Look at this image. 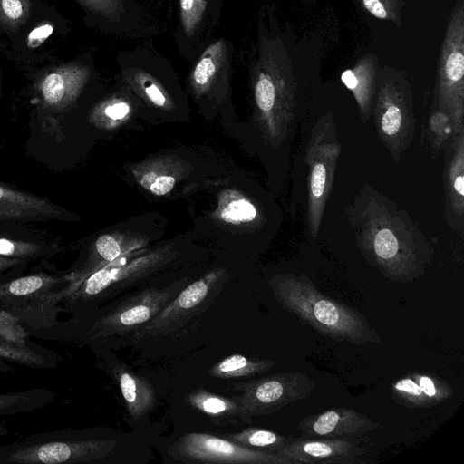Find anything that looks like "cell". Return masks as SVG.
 <instances>
[{
  "mask_svg": "<svg viewBox=\"0 0 464 464\" xmlns=\"http://www.w3.org/2000/svg\"><path fill=\"white\" fill-rule=\"evenodd\" d=\"M406 218L370 193L363 210L352 220L368 262L390 280L401 283L421 276L430 257L423 235Z\"/></svg>",
  "mask_w": 464,
  "mask_h": 464,
  "instance_id": "1",
  "label": "cell"
},
{
  "mask_svg": "<svg viewBox=\"0 0 464 464\" xmlns=\"http://www.w3.org/2000/svg\"><path fill=\"white\" fill-rule=\"evenodd\" d=\"M268 284L285 311L322 335L357 345L381 343L379 334L358 311L323 295L306 276L277 275Z\"/></svg>",
  "mask_w": 464,
  "mask_h": 464,
  "instance_id": "2",
  "label": "cell"
},
{
  "mask_svg": "<svg viewBox=\"0 0 464 464\" xmlns=\"http://www.w3.org/2000/svg\"><path fill=\"white\" fill-rule=\"evenodd\" d=\"M252 64L255 102L268 136L282 141L293 120L295 82L282 41L259 29Z\"/></svg>",
  "mask_w": 464,
  "mask_h": 464,
  "instance_id": "3",
  "label": "cell"
},
{
  "mask_svg": "<svg viewBox=\"0 0 464 464\" xmlns=\"http://www.w3.org/2000/svg\"><path fill=\"white\" fill-rule=\"evenodd\" d=\"M115 440L82 439L69 430L30 435L0 446V464H73L108 457Z\"/></svg>",
  "mask_w": 464,
  "mask_h": 464,
  "instance_id": "4",
  "label": "cell"
},
{
  "mask_svg": "<svg viewBox=\"0 0 464 464\" xmlns=\"http://www.w3.org/2000/svg\"><path fill=\"white\" fill-rule=\"evenodd\" d=\"M372 105L378 133L394 158L411 142L415 129L413 96L406 74L389 66L377 69Z\"/></svg>",
  "mask_w": 464,
  "mask_h": 464,
  "instance_id": "5",
  "label": "cell"
},
{
  "mask_svg": "<svg viewBox=\"0 0 464 464\" xmlns=\"http://www.w3.org/2000/svg\"><path fill=\"white\" fill-rule=\"evenodd\" d=\"M433 108L451 121L454 135L464 130V0H457L448 21L438 63Z\"/></svg>",
  "mask_w": 464,
  "mask_h": 464,
  "instance_id": "6",
  "label": "cell"
},
{
  "mask_svg": "<svg viewBox=\"0 0 464 464\" xmlns=\"http://www.w3.org/2000/svg\"><path fill=\"white\" fill-rule=\"evenodd\" d=\"M341 146L335 136L334 121L329 112L318 119L307 147L308 166V225L315 237L325 204L334 182Z\"/></svg>",
  "mask_w": 464,
  "mask_h": 464,
  "instance_id": "7",
  "label": "cell"
},
{
  "mask_svg": "<svg viewBox=\"0 0 464 464\" xmlns=\"http://www.w3.org/2000/svg\"><path fill=\"white\" fill-rule=\"evenodd\" d=\"M314 388L315 382L309 375L286 372L235 384L234 389L241 393L234 399L251 420L255 416L270 415L306 399Z\"/></svg>",
  "mask_w": 464,
  "mask_h": 464,
  "instance_id": "8",
  "label": "cell"
},
{
  "mask_svg": "<svg viewBox=\"0 0 464 464\" xmlns=\"http://www.w3.org/2000/svg\"><path fill=\"white\" fill-rule=\"evenodd\" d=\"M169 453L174 459L187 463L292 464L276 453L249 449L204 432L185 433L169 449Z\"/></svg>",
  "mask_w": 464,
  "mask_h": 464,
  "instance_id": "9",
  "label": "cell"
},
{
  "mask_svg": "<svg viewBox=\"0 0 464 464\" xmlns=\"http://www.w3.org/2000/svg\"><path fill=\"white\" fill-rule=\"evenodd\" d=\"M223 274L212 271L188 285L153 319L139 327L133 335L136 341L169 334L204 312L220 292Z\"/></svg>",
  "mask_w": 464,
  "mask_h": 464,
  "instance_id": "10",
  "label": "cell"
},
{
  "mask_svg": "<svg viewBox=\"0 0 464 464\" xmlns=\"http://www.w3.org/2000/svg\"><path fill=\"white\" fill-rule=\"evenodd\" d=\"M166 289L144 290L97 320L92 325L91 338L127 334L153 319L169 300Z\"/></svg>",
  "mask_w": 464,
  "mask_h": 464,
  "instance_id": "11",
  "label": "cell"
},
{
  "mask_svg": "<svg viewBox=\"0 0 464 464\" xmlns=\"http://www.w3.org/2000/svg\"><path fill=\"white\" fill-rule=\"evenodd\" d=\"M362 439H293L277 454L292 464H357L369 448Z\"/></svg>",
  "mask_w": 464,
  "mask_h": 464,
  "instance_id": "12",
  "label": "cell"
},
{
  "mask_svg": "<svg viewBox=\"0 0 464 464\" xmlns=\"http://www.w3.org/2000/svg\"><path fill=\"white\" fill-rule=\"evenodd\" d=\"M297 428L304 439H354L379 429L380 424L353 409L336 407L307 416Z\"/></svg>",
  "mask_w": 464,
  "mask_h": 464,
  "instance_id": "13",
  "label": "cell"
},
{
  "mask_svg": "<svg viewBox=\"0 0 464 464\" xmlns=\"http://www.w3.org/2000/svg\"><path fill=\"white\" fill-rule=\"evenodd\" d=\"M221 0H179L177 42L184 55H195L216 25Z\"/></svg>",
  "mask_w": 464,
  "mask_h": 464,
  "instance_id": "14",
  "label": "cell"
},
{
  "mask_svg": "<svg viewBox=\"0 0 464 464\" xmlns=\"http://www.w3.org/2000/svg\"><path fill=\"white\" fill-rule=\"evenodd\" d=\"M163 260L153 255L127 263L125 257L117 258L90 275L80 285L78 296L91 298L110 288H118L147 275Z\"/></svg>",
  "mask_w": 464,
  "mask_h": 464,
  "instance_id": "15",
  "label": "cell"
},
{
  "mask_svg": "<svg viewBox=\"0 0 464 464\" xmlns=\"http://www.w3.org/2000/svg\"><path fill=\"white\" fill-rule=\"evenodd\" d=\"M91 75L89 66L66 63L47 72L38 82V91L44 103L51 109L62 111L79 96Z\"/></svg>",
  "mask_w": 464,
  "mask_h": 464,
  "instance_id": "16",
  "label": "cell"
},
{
  "mask_svg": "<svg viewBox=\"0 0 464 464\" xmlns=\"http://www.w3.org/2000/svg\"><path fill=\"white\" fill-rule=\"evenodd\" d=\"M453 392L445 381L422 372L403 376L392 385V393L398 402L413 408L437 406L451 398Z\"/></svg>",
  "mask_w": 464,
  "mask_h": 464,
  "instance_id": "17",
  "label": "cell"
},
{
  "mask_svg": "<svg viewBox=\"0 0 464 464\" xmlns=\"http://www.w3.org/2000/svg\"><path fill=\"white\" fill-rule=\"evenodd\" d=\"M445 175L446 215L452 228H462L464 215V130L453 135Z\"/></svg>",
  "mask_w": 464,
  "mask_h": 464,
  "instance_id": "18",
  "label": "cell"
},
{
  "mask_svg": "<svg viewBox=\"0 0 464 464\" xmlns=\"http://www.w3.org/2000/svg\"><path fill=\"white\" fill-rule=\"evenodd\" d=\"M62 209L44 198L0 184V220L59 218Z\"/></svg>",
  "mask_w": 464,
  "mask_h": 464,
  "instance_id": "19",
  "label": "cell"
},
{
  "mask_svg": "<svg viewBox=\"0 0 464 464\" xmlns=\"http://www.w3.org/2000/svg\"><path fill=\"white\" fill-rule=\"evenodd\" d=\"M377 69L378 59L370 53L361 57L353 67L341 74V81L352 92L364 121L372 111Z\"/></svg>",
  "mask_w": 464,
  "mask_h": 464,
  "instance_id": "20",
  "label": "cell"
},
{
  "mask_svg": "<svg viewBox=\"0 0 464 464\" xmlns=\"http://www.w3.org/2000/svg\"><path fill=\"white\" fill-rule=\"evenodd\" d=\"M113 373L129 413L135 420L140 419L155 404L154 388L147 379L131 372L123 364L117 363L113 368Z\"/></svg>",
  "mask_w": 464,
  "mask_h": 464,
  "instance_id": "21",
  "label": "cell"
},
{
  "mask_svg": "<svg viewBox=\"0 0 464 464\" xmlns=\"http://www.w3.org/2000/svg\"><path fill=\"white\" fill-rule=\"evenodd\" d=\"M185 401L192 408L219 424L235 422L237 420L245 423L251 422L239 402L234 398L198 389L189 392Z\"/></svg>",
  "mask_w": 464,
  "mask_h": 464,
  "instance_id": "22",
  "label": "cell"
},
{
  "mask_svg": "<svg viewBox=\"0 0 464 464\" xmlns=\"http://www.w3.org/2000/svg\"><path fill=\"white\" fill-rule=\"evenodd\" d=\"M276 364L272 360L249 358L243 354H231L218 362L208 371L218 379L249 377L267 372Z\"/></svg>",
  "mask_w": 464,
  "mask_h": 464,
  "instance_id": "23",
  "label": "cell"
},
{
  "mask_svg": "<svg viewBox=\"0 0 464 464\" xmlns=\"http://www.w3.org/2000/svg\"><path fill=\"white\" fill-rule=\"evenodd\" d=\"M55 397L52 391L32 389L0 393V416L32 411L50 404Z\"/></svg>",
  "mask_w": 464,
  "mask_h": 464,
  "instance_id": "24",
  "label": "cell"
},
{
  "mask_svg": "<svg viewBox=\"0 0 464 464\" xmlns=\"http://www.w3.org/2000/svg\"><path fill=\"white\" fill-rule=\"evenodd\" d=\"M224 438L249 449L276 454L294 439L258 427H248L239 432L225 434Z\"/></svg>",
  "mask_w": 464,
  "mask_h": 464,
  "instance_id": "25",
  "label": "cell"
},
{
  "mask_svg": "<svg viewBox=\"0 0 464 464\" xmlns=\"http://www.w3.org/2000/svg\"><path fill=\"white\" fill-rule=\"evenodd\" d=\"M90 14L109 23L119 24L126 18L130 5L128 0H76Z\"/></svg>",
  "mask_w": 464,
  "mask_h": 464,
  "instance_id": "26",
  "label": "cell"
},
{
  "mask_svg": "<svg viewBox=\"0 0 464 464\" xmlns=\"http://www.w3.org/2000/svg\"><path fill=\"white\" fill-rule=\"evenodd\" d=\"M30 12V0H0V25L17 30L27 22Z\"/></svg>",
  "mask_w": 464,
  "mask_h": 464,
  "instance_id": "27",
  "label": "cell"
},
{
  "mask_svg": "<svg viewBox=\"0 0 464 464\" xmlns=\"http://www.w3.org/2000/svg\"><path fill=\"white\" fill-rule=\"evenodd\" d=\"M62 279L46 275H33L17 278L0 286V294L15 296L27 295L46 288Z\"/></svg>",
  "mask_w": 464,
  "mask_h": 464,
  "instance_id": "28",
  "label": "cell"
},
{
  "mask_svg": "<svg viewBox=\"0 0 464 464\" xmlns=\"http://www.w3.org/2000/svg\"><path fill=\"white\" fill-rule=\"evenodd\" d=\"M361 6L372 16L401 25L402 0H358Z\"/></svg>",
  "mask_w": 464,
  "mask_h": 464,
  "instance_id": "29",
  "label": "cell"
},
{
  "mask_svg": "<svg viewBox=\"0 0 464 464\" xmlns=\"http://www.w3.org/2000/svg\"><path fill=\"white\" fill-rule=\"evenodd\" d=\"M429 141L434 151L439 150L451 135H454L453 126L449 116L435 108L429 120Z\"/></svg>",
  "mask_w": 464,
  "mask_h": 464,
  "instance_id": "30",
  "label": "cell"
},
{
  "mask_svg": "<svg viewBox=\"0 0 464 464\" xmlns=\"http://www.w3.org/2000/svg\"><path fill=\"white\" fill-rule=\"evenodd\" d=\"M0 357L32 367H43L45 364L44 359L33 350L2 340H0Z\"/></svg>",
  "mask_w": 464,
  "mask_h": 464,
  "instance_id": "31",
  "label": "cell"
},
{
  "mask_svg": "<svg viewBox=\"0 0 464 464\" xmlns=\"http://www.w3.org/2000/svg\"><path fill=\"white\" fill-rule=\"evenodd\" d=\"M41 253L43 247L36 243L0 238V256L22 259Z\"/></svg>",
  "mask_w": 464,
  "mask_h": 464,
  "instance_id": "32",
  "label": "cell"
},
{
  "mask_svg": "<svg viewBox=\"0 0 464 464\" xmlns=\"http://www.w3.org/2000/svg\"><path fill=\"white\" fill-rule=\"evenodd\" d=\"M221 215L226 221H249L255 218L256 210L250 202L238 199L232 201Z\"/></svg>",
  "mask_w": 464,
  "mask_h": 464,
  "instance_id": "33",
  "label": "cell"
},
{
  "mask_svg": "<svg viewBox=\"0 0 464 464\" xmlns=\"http://www.w3.org/2000/svg\"><path fill=\"white\" fill-rule=\"evenodd\" d=\"M175 184V179L171 176H159L150 184V190L158 196H162L169 192Z\"/></svg>",
  "mask_w": 464,
  "mask_h": 464,
  "instance_id": "34",
  "label": "cell"
},
{
  "mask_svg": "<svg viewBox=\"0 0 464 464\" xmlns=\"http://www.w3.org/2000/svg\"><path fill=\"white\" fill-rule=\"evenodd\" d=\"M129 104L124 102L109 104L104 109L105 115L113 120L122 119L129 113Z\"/></svg>",
  "mask_w": 464,
  "mask_h": 464,
  "instance_id": "35",
  "label": "cell"
},
{
  "mask_svg": "<svg viewBox=\"0 0 464 464\" xmlns=\"http://www.w3.org/2000/svg\"><path fill=\"white\" fill-rule=\"evenodd\" d=\"M22 259L19 258H11L0 256V271L14 266L20 263Z\"/></svg>",
  "mask_w": 464,
  "mask_h": 464,
  "instance_id": "36",
  "label": "cell"
},
{
  "mask_svg": "<svg viewBox=\"0 0 464 464\" xmlns=\"http://www.w3.org/2000/svg\"><path fill=\"white\" fill-rule=\"evenodd\" d=\"M8 434V428L0 422V436Z\"/></svg>",
  "mask_w": 464,
  "mask_h": 464,
  "instance_id": "37",
  "label": "cell"
}]
</instances>
